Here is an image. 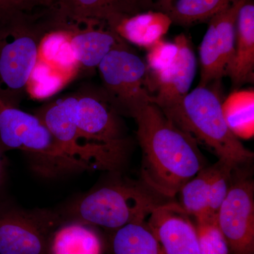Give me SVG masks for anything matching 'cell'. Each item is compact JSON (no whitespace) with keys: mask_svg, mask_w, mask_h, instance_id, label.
Instances as JSON below:
<instances>
[{"mask_svg":"<svg viewBox=\"0 0 254 254\" xmlns=\"http://www.w3.org/2000/svg\"><path fill=\"white\" fill-rule=\"evenodd\" d=\"M66 150L92 170H119L128 141L124 125L103 93L83 91L46 103L35 112Z\"/></svg>","mask_w":254,"mask_h":254,"instance_id":"6da1fadb","label":"cell"},{"mask_svg":"<svg viewBox=\"0 0 254 254\" xmlns=\"http://www.w3.org/2000/svg\"><path fill=\"white\" fill-rule=\"evenodd\" d=\"M133 119L142 150L143 183L160 196L173 198L205 168L198 144L153 103L144 107Z\"/></svg>","mask_w":254,"mask_h":254,"instance_id":"7a4b0ae2","label":"cell"},{"mask_svg":"<svg viewBox=\"0 0 254 254\" xmlns=\"http://www.w3.org/2000/svg\"><path fill=\"white\" fill-rule=\"evenodd\" d=\"M0 145L6 152H23L32 171L46 180L93 170L70 153L35 114L5 105L1 101Z\"/></svg>","mask_w":254,"mask_h":254,"instance_id":"3957f363","label":"cell"},{"mask_svg":"<svg viewBox=\"0 0 254 254\" xmlns=\"http://www.w3.org/2000/svg\"><path fill=\"white\" fill-rule=\"evenodd\" d=\"M222 103L218 92L209 86H198L179 101L160 110L178 128L219 159L237 166L248 165L253 160L254 153L227 127Z\"/></svg>","mask_w":254,"mask_h":254,"instance_id":"277c9868","label":"cell"},{"mask_svg":"<svg viewBox=\"0 0 254 254\" xmlns=\"http://www.w3.org/2000/svg\"><path fill=\"white\" fill-rule=\"evenodd\" d=\"M41 16L0 19V101L17 107L39 58L43 36L56 28L54 20Z\"/></svg>","mask_w":254,"mask_h":254,"instance_id":"5b68a950","label":"cell"},{"mask_svg":"<svg viewBox=\"0 0 254 254\" xmlns=\"http://www.w3.org/2000/svg\"><path fill=\"white\" fill-rule=\"evenodd\" d=\"M155 194L148 187L120 182L82 195L60 211L64 221L78 220L115 231L127 224L146 221L162 204Z\"/></svg>","mask_w":254,"mask_h":254,"instance_id":"8992f818","label":"cell"},{"mask_svg":"<svg viewBox=\"0 0 254 254\" xmlns=\"http://www.w3.org/2000/svg\"><path fill=\"white\" fill-rule=\"evenodd\" d=\"M107 100L120 115L133 118L153 103L146 64L123 41L105 57L98 67Z\"/></svg>","mask_w":254,"mask_h":254,"instance_id":"52a82bcc","label":"cell"},{"mask_svg":"<svg viewBox=\"0 0 254 254\" xmlns=\"http://www.w3.org/2000/svg\"><path fill=\"white\" fill-rule=\"evenodd\" d=\"M64 221L60 210L26 209L0 203V254H48L52 232Z\"/></svg>","mask_w":254,"mask_h":254,"instance_id":"ba28073f","label":"cell"},{"mask_svg":"<svg viewBox=\"0 0 254 254\" xmlns=\"http://www.w3.org/2000/svg\"><path fill=\"white\" fill-rule=\"evenodd\" d=\"M245 166L232 170L230 189L217 218L232 254H254V184Z\"/></svg>","mask_w":254,"mask_h":254,"instance_id":"9c48e42d","label":"cell"},{"mask_svg":"<svg viewBox=\"0 0 254 254\" xmlns=\"http://www.w3.org/2000/svg\"><path fill=\"white\" fill-rule=\"evenodd\" d=\"M246 0H237L209 20L199 48L200 64L198 86L218 83L233 59L236 38L237 15Z\"/></svg>","mask_w":254,"mask_h":254,"instance_id":"30bf717a","label":"cell"},{"mask_svg":"<svg viewBox=\"0 0 254 254\" xmlns=\"http://www.w3.org/2000/svg\"><path fill=\"white\" fill-rule=\"evenodd\" d=\"M152 8V0H55L53 12L60 26L105 23L112 28L122 18Z\"/></svg>","mask_w":254,"mask_h":254,"instance_id":"8fae6325","label":"cell"},{"mask_svg":"<svg viewBox=\"0 0 254 254\" xmlns=\"http://www.w3.org/2000/svg\"><path fill=\"white\" fill-rule=\"evenodd\" d=\"M145 222L165 254H200L195 223L181 205L162 203Z\"/></svg>","mask_w":254,"mask_h":254,"instance_id":"7c38bea8","label":"cell"},{"mask_svg":"<svg viewBox=\"0 0 254 254\" xmlns=\"http://www.w3.org/2000/svg\"><path fill=\"white\" fill-rule=\"evenodd\" d=\"M176 57L160 72L149 73L153 104L163 108L176 103L190 92L196 70V58L190 39L182 33L175 37Z\"/></svg>","mask_w":254,"mask_h":254,"instance_id":"4fadbf2b","label":"cell"},{"mask_svg":"<svg viewBox=\"0 0 254 254\" xmlns=\"http://www.w3.org/2000/svg\"><path fill=\"white\" fill-rule=\"evenodd\" d=\"M70 43L80 70L92 72L113 48L124 40L105 23L66 26Z\"/></svg>","mask_w":254,"mask_h":254,"instance_id":"5bb4252c","label":"cell"},{"mask_svg":"<svg viewBox=\"0 0 254 254\" xmlns=\"http://www.w3.org/2000/svg\"><path fill=\"white\" fill-rule=\"evenodd\" d=\"M232 84L241 86L254 80V4L246 0L237 15L233 59L227 71Z\"/></svg>","mask_w":254,"mask_h":254,"instance_id":"9a60e30c","label":"cell"},{"mask_svg":"<svg viewBox=\"0 0 254 254\" xmlns=\"http://www.w3.org/2000/svg\"><path fill=\"white\" fill-rule=\"evenodd\" d=\"M104 244L95 227L78 220H64L52 232L48 254H103Z\"/></svg>","mask_w":254,"mask_h":254,"instance_id":"2e32d148","label":"cell"},{"mask_svg":"<svg viewBox=\"0 0 254 254\" xmlns=\"http://www.w3.org/2000/svg\"><path fill=\"white\" fill-rule=\"evenodd\" d=\"M172 23L168 14L149 10L122 18L111 28L127 43L148 50L163 39Z\"/></svg>","mask_w":254,"mask_h":254,"instance_id":"e0dca14e","label":"cell"},{"mask_svg":"<svg viewBox=\"0 0 254 254\" xmlns=\"http://www.w3.org/2000/svg\"><path fill=\"white\" fill-rule=\"evenodd\" d=\"M39 59L70 80L75 77L79 68L70 43L69 31L66 26L50 30L43 36L40 45Z\"/></svg>","mask_w":254,"mask_h":254,"instance_id":"ac0fdd59","label":"cell"},{"mask_svg":"<svg viewBox=\"0 0 254 254\" xmlns=\"http://www.w3.org/2000/svg\"><path fill=\"white\" fill-rule=\"evenodd\" d=\"M222 110L227 127L235 136L250 139L254 135V91L238 90L222 101Z\"/></svg>","mask_w":254,"mask_h":254,"instance_id":"d6986e66","label":"cell"},{"mask_svg":"<svg viewBox=\"0 0 254 254\" xmlns=\"http://www.w3.org/2000/svg\"><path fill=\"white\" fill-rule=\"evenodd\" d=\"M114 254H165L146 222H132L113 231Z\"/></svg>","mask_w":254,"mask_h":254,"instance_id":"ffe728a7","label":"cell"},{"mask_svg":"<svg viewBox=\"0 0 254 254\" xmlns=\"http://www.w3.org/2000/svg\"><path fill=\"white\" fill-rule=\"evenodd\" d=\"M237 0H176L167 14L173 23L190 26L209 21Z\"/></svg>","mask_w":254,"mask_h":254,"instance_id":"44dd1931","label":"cell"},{"mask_svg":"<svg viewBox=\"0 0 254 254\" xmlns=\"http://www.w3.org/2000/svg\"><path fill=\"white\" fill-rule=\"evenodd\" d=\"M212 167L200 170L180 190L182 207L195 221L208 219V197Z\"/></svg>","mask_w":254,"mask_h":254,"instance_id":"7402d4cb","label":"cell"},{"mask_svg":"<svg viewBox=\"0 0 254 254\" xmlns=\"http://www.w3.org/2000/svg\"><path fill=\"white\" fill-rule=\"evenodd\" d=\"M69 81L49 64L38 58L28 79L26 93L34 99H46L58 93Z\"/></svg>","mask_w":254,"mask_h":254,"instance_id":"603a6c76","label":"cell"},{"mask_svg":"<svg viewBox=\"0 0 254 254\" xmlns=\"http://www.w3.org/2000/svg\"><path fill=\"white\" fill-rule=\"evenodd\" d=\"M200 254H232L218 220L195 221Z\"/></svg>","mask_w":254,"mask_h":254,"instance_id":"cb8c5ba5","label":"cell"},{"mask_svg":"<svg viewBox=\"0 0 254 254\" xmlns=\"http://www.w3.org/2000/svg\"><path fill=\"white\" fill-rule=\"evenodd\" d=\"M55 0H0V19L43 16L53 11Z\"/></svg>","mask_w":254,"mask_h":254,"instance_id":"d4e9b609","label":"cell"},{"mask_svg":"<svg viewBox=\"0 0 254 254\" xmlns=\"http://www.w3.org/2000/svg\"><path fill=\"white\" fill-rule=\"evenodd\" d=\"M177 46L175 42L160 40L148 49L146 66L148 73H155L163 71L170 66L176 57Z\"/></svg>","mask_w":254,"mask_h":254,"instance_id":"484cf974","label":"cell"},{"mask_svg":"<svg viewBox=\"0 0 254 254\" xmlns=\"http://www.w3.org/2000/svg\"><path fill=\"white\" fill-rule=\"evenodd\" d=\"M6 151L0 145V203L5 198L6 180H7V159L5 156Z\"/></svg>","mask_w":254,"mask_h":254,"instance_id":"4316f807","label":"cell"},{"mask_svg":"<svg viewBox=\"0 0 254 254\" xmlns=\"http://www.w3.org/2000/svg\"><path fill=\"white\" fill-rule=\"evenodd\" d=\"M152 1H153L155 11H162L167 14L176 0H152Z\"/></svg>","mask_w":254,"mask_h":254,"instance_id":"83f0119b","label":"cell"}]
</instances>
